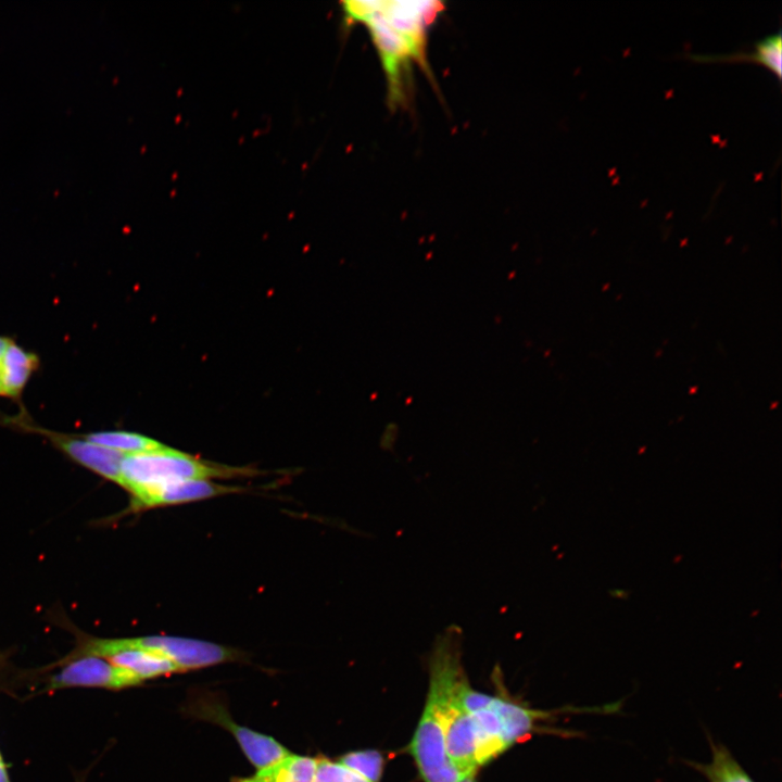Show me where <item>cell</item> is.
Returning a JSON list of instances; mask_svg holds the SVG:
<instances>
[{"instance_id":"ac0fdd59","label":"cell","mask_w":782,"mask_h":782,"mask_svg":"<svg viewBox=\"0 0 782 782\" xmlns=\"http://www.w3.org/2000/svg\"><path fill=\"white\" fill-rule=\"evenodd\" d=\"M314 782H371L339 761L317 758Z\"/></svg>"},{"instance_id":"3957f363","label":"cell","mask_w":782,"mask_h":782,"mask_svg":"<svg viewBox=\"0 0 782 782\" xmlns=\"http://www.w3.org/2000/svg\"><path fill=\"white\" fill-rule=\"evenodd\" d=\"M252 474L251 469L212 464L166 446L159 451L124 455L119 485L131 496L169 482Z\"/></svg>"},{"instance_id":"7a4b0ae2","label":"cell","mask_w":782,"mask_h":782,"mask_svg":"<svg viewBox=\"0 0 782 782\" xmlns=\"http://www.w3.org/2000/svg\"><path fill=\"white\" fill-rule=\"evenodd\" d=\"M122 648H140L161 655L174 663L181 671L200 669L236 658L234 649L195 639L167 635L106 639L81 633L78 635L76 647L61 661L88 655L106 658Z\"/></svg>"},{"instance_id":"5b68a950","label":"cell","mask_w":782,"mask_h":782,"mask_svg":"<svg viewBox=\"0 0 782 782\" xmlns=\"http://www.w3.org/2000/svg\"><path fill=\"white\" fill-rule=\"evenodd\" d=\"M408 752L424 782H457L463 777L447 756L439 698L430 685Z\"/></svg>"},{"instance_id":"6da1fadb","label":"cell","mask_w":782,"mask_h":782,"mask_svg":"<svg viewBox=\"0 0 782 782\" xmlns=\"http://www.w3.org/2000/svg\"><path fill=\"white\" fill-rule=\"evenodd\" d=\"M467 684L459 653L444 639L431 659L429 685L439 698L447 756L462 775L479 767L475 728L463 696Z\"/></svg>"},{"instance_id":"ffe728a7","label":"cell","mask_w":782,"mask_h":782,"mask_svg":"<svg viewBox=\"0 0 782 782\" xmlns=\"http://www.w3.org/2000/svg\"><path fill=\"white\" fill-rule=\"evenodd\" d=\"M477 772H471L466 775H463L457 782H477L476 779Z\"/></svg>"},{"instance_id":"9c48e42d","label":"cell","mask_w":782,"mask_h":782,"mask_svg":"<svg viewBox=\"0 0 782 782\" xmlns=\"http://www.w3.org/2000/svg\"><path fill=\"white\" fill-rule=\"evenodd\" d=\"M439 1H380L379 12L409 46L414 60L427 68L426 27L443 10Z\"/></svg>"},{"instance_id":"8fae6325","label":"cell","mask_w":782,"mask_h":782,"mask_svg":"<svg viewBox=\"0 0 782 782\" xmlns=\"http://www.w3.org/2000/svg\"><path fill=\"white\" fill-rule=\"evenodd\" d=\"M40 366L39 356L20 345L14 339L1 361L3 396L22 404V394Z\"/></svg>"},{"instance_id":"52a82bcc","label":"cell","mask_w":782,"mask_h":782,"mask_svg":"<svg viewBox=\"0 0 782 782\" xmlns=\"http://www.w3.org/2000/svg\"><path fill=\"white\" fill-rule=\"evenodd\" d=\"M56 666L62 667L48 679L50 691L67 688L122 690L143 682L131 671L99 656H80Z\"/></svg>"},{"instance_id":"277c9868","label":"cell","mask_w":782,"mask_h":782,"mask_svg":"<svg viewBox=\"0 0 782 782\" xmlns=\"http://www.w3.org/2000/svg\"><path fill=\"white\" fill-rule=\"evenodd\" d=\"M20 408V413L13 416L0 412V425L42 436L71 461L119 484L121 464L125 454L91 443L79 433H62L42 428L35 424L24 406Z\"/></svg>"},{"instance_id":"2e32d148","label":"cell","mask_w":782,"mask_h":782,"mask_svg":"<svg viewBox=\"0 0 782 782\" xmlns=\"http://www.w3.org/2000/svg\"><path fill=\"white\" fill-rule=\"evenodd\" d=\"M85 440L122 454L159 451L165 444L147 436L125 430H101L79 433Z\"/></svg>"},{"instance_id":"ba28073f","label":"cell","mask_w":782,"mask_h":782,"mask_svg":"<svg viewBox=\"0 0 782 782\" xmlns=\"http://www.w3.org/2000/svg\"><path fill=\"white\" fill-rule=\"evenodd\" d=\"M362 23L367 25L380 55L388 81L390 103L400 104L405 99V81L411 61L414 60L412 50L405 39L388 24L379 8Z\"/></svg>"},{"instance_id":"44dd1931","label":"cell","mask_w":782,"mask_h":782,"mask_svg":"<svg viewBox=\"0 0 782 782\" xmlns=\"http://www.w3.org/2000/svg\"><path fill=\"white\" fill-rule=\"evenodd\" d=\"M1 361L2 360H0V396H3L2 378H1Z\"/></svg>"},{"instance_id":"9a60e30c","label":"cell","mask_w":782,"mask_h":782,"mask_svg":"<svg viewBox=\"0 0 782 782\" xmlns=\"http://www.w3.org/2000/svg\"><path fill=\"white\" fill-rule=\"evenodd\" d=\"M708 741L711 749L710 761L707 764L686 761L689 766L701 772L708 782H754L723 744L714 742L710 736Z\"/></svg>"},{"instance_id":"5bb4252c","label":"cell","mask_w":782,"mask_h":782,"mask_svg":"<svg viewBox=\"0 0 782 782\" xmlns=\"http://www.w3.org/2000/svg\"><path fill=\"white\" fill-rule=\"evenodd\" d=\"M106 659L131 671L142 681L181 672L169 659L140 648H122L109 655Z\"/></svg>"},{"instance_id":"30bf717a","label":"cell","mask_w":782,"mask_h":782,"mask_svg":"<svg viewBox=\"0 0 782 782\" xmlns=\"http://www.w3.org/2000/svg\"><path fill=\"white\" fill-rule=\"evenodd\" d=\"M241 491L242 488L223 485L210 480L176 481L131 495L130 506L134 510H140L163 505L182 504Z\"/></svg>"},{"instance_id":"4fadbf2b","label":"cell","mask_w":782,"mask_h":782,"mask_svg":"<svg viewBox=\"0 0 782 782\" xmlns=\"http://www.w3.org/2000/svg\"><path fill=\"white\" fill-rule=\"evenodd\" d=\"M699 61H753L766 66L777 78L781 79L782 72V35L779 29L754 43L752 51H739L723 54H692Z\"/></svg>"},{"instance_id":"8992f818","label":"cell","mask_w":782,"mask_h":782,"mask_svg":"<svg viewBox=\"0 0 782 782\" xmlns=\"http://www.w3.org/2000/svg\"><path fill=\"white\" fill-rule=\"evenodd\" d=\"M192 716L214 722L229 731L249 761L258 770L290 754L274 737L240 726L231 719L225 705L214 695L200 694L189 704Z\"/></svg>"},{"instance_id":"d6986e66","label":"cell","mask_w":782,"mask_h":782,"mask_svg":"<svg viewBox=\"0 0 782 782\" xmlns=\"http://www.w3.org/2000/svg\"><path fill=\"white\" fill-rule=\"evenodd\" d=\"M12 340L13 338L9 336L0 335V360H2V357L4 356V353Z\"/></svg>"},{"instance_id":"e0dca14e","label":"cell","mask_w":782,"mask_h":782,"mask_svg":"<svg viewBox=\"0 0 782 782\" xmlns=\"http://www.w3.org/2000/svg\"><path fill=\"white\" fill-rule=\"evenodd\" d=\"M371 782H378L383 770V756L374 749L348 753L338 760Z\"/></svg>"},{"instance_id":"7c38bea8","label":"cell","mask_w":782,"mask_h":782,"mask_svg":"<svg viewBox=\"0 0 782 782\" xmlns=\"http://www.w3.org/2000/svg\"><path fill=\"white\" fill-rule=\"evenodd\" d=\"M317 758L289 754L282 759L258 769L248 778L235 782H314Z\"/></svg>"}]
</instances>
